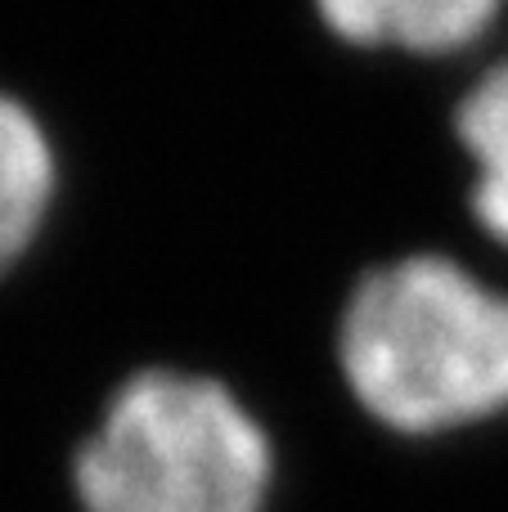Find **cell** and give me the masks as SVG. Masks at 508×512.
Segmentation results:
<instances>
[{"label": "cell", "instance_id": "6da1fadb", "mask_svg": "<svg viewBox=\"0 0 508 512\" xmlns=\"http://www.w3.org/2000/svg\"><path fill=\"white\" fill-rule=\"evenodd\" d=\"M356 405L396 436H446L508 409V297L459 261L414 252L369 270L338 319Z\"/></svg>", "mask_w": 508, "mask_h": 512}, {"label": "cell", "instance_id": "7a4b0ae2", "mask_svg": "<svg viewBox=\"0 0 508 512\" xmlns=\"http://www.w3.org/2000/svg\"><path fill=\"white\" fill-rule=\"evenodd\" d=\"M275 445L225 382L140 369L72 454L81 512H266Z\"/></svg>", "mask_w": 508, "mask_h": 512}, {"label": "cell", "instance_id": "3957f363", "mask_svg": "<svg viewBox=\"0 0 508 512\" xmlns=\"http://www.w3.org/2000/svg\"><path fill=\"white\" fill-rule=\"evenodd\" d=\"M508 0H315L338 41L360 50L455 54L495 27Z\"/></svg>", "mask_w": 508, "mask_h": 512}, {"label": "cell", "instance_id": "277c9868", "mask_svg": "<svg viewBox=\"0 0 508 512\" xmlns=\"http://www.w3.org/2000/svg\"><path fill=\"white\" fill-rule=\"evenodd\" d=\"M59 158L27 104L0 95V274L14 270L50 221Z\"/></svg>", "mask_w": 508, "mask_h": 512}, {"label": "cell", "instance_id": "5b68a950", "mask_svg": "<svg viewBox=\"0 0 508 512\" xmlns=\"http://www.w3.org/2000/svg\"><path fill=\"white\" fill-rule=\"evenodd\" d=\"M455 140L473 167L468 212L508 248V59L491 63L464 90L455 108Z\"/></svg>", "mask_w": 508, "mask_h": 512}]
</instances>
